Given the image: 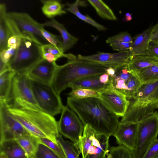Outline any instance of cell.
<instances>
[{
    "label": "cell",
    "mask_w": 158,
    "mask_h": 158,
    "mask_svg": "<svg viewBox=\"0 0 158 158\" xmlns=\"http://www.w3.org/2000/svg\"><path fill=\"white\" fill-rule=\"evenodd\" d=\"M67 106L78 115L84 125L88 124L99 133L110 137L119 123L116 115L100 98H67Z\"/></svg>",
    "instance_id": "obj_1"
},
{
    "label": "cell",
    "mask_w": 158,
    "mask_h": 158,
    "mask_svg": "<svg viewBox=\"0 0 158 158\" xmlns=\"http://www.w3.org/2000/svg\"><path fill=\"white\" fill-rule=\"evenodd\" d=\"M8 110L31 134L58 143L57 138L60 133L54 116L40 110L13 107H8Z\"/></svg>",
    "instance_id": "obj_2"
},
{
    "label": "cell",
    "mask_w": 158,
    "mask_h": 158,
    "mask_svg": "<svg viewBox=\"0 0 158 158\" xmlns=\"http://www.w3.org/2000/svg\"><path fill=\"white\" fill-rule=\"evenodd\" d=\"M107 68L98 63L78 59L69 60L65 64L57 65L51 85L57 94L81 78L106 73Z\"/></svg>",
    "instance_id": "obj_3"
},
{
    "label": "cell",
    "mask_w": 158,
    "mask_h": 158,
    "mask_svg": "<svg viewBox=\"0 0 158 158\" xmlns=\"http://www.w3.org/2000/svg\"><path fill=\"white\" fill-rule=\"evenodd\" d=\"M130 101L127 111L120 122L137 123L158 108V80L142 84Z\"/></svg>",
    "instance_id": "obj_4"
},
{
    "label": "cell",
    "mask_w": 158,
    "mask_h": 158,
    "mask_svg": "<svg viewBox=\"0 0 158 158\" xmlns=\"http://www.w3.org/2000/svg\"><path fill=\"white\" fill-rule=\"evenodd\" d=\"M6 22L10 36L31 40L42 46L49 44L43 37L40 28L42 26L28 14L24 12H7Z\"/></svg>",
    "instance_id": "obj_5"
},
{
    "label": "cell",
    "mask_w": 158,
    "mask_h": 158,
    "mask_svg": "<svg viewBox=\"0 0 158 158\" xmlns=\"http://www.w3.org/2000/svg\"><path fill=\"white\" fill-rule=\"evenodd\" d=\"M41 46L32 40L21 38L19 47L8 63L10 68L16 73L28 71L43 58Z\"/></svg>",
    "instance_id": "obj_6"
},
{
    "label": "cell",
    "mask_w": 158,
    "mask_h": 158,
    "mask_svg": "<svg viewBox=\"0 0 158 158\" xmlns=\"http://www.w3.org/2000/svg\"><path fill=\"white\" fill-rule=\"evenodd\" d=\"M11 100L12 104L9 107L41 110L35 100L28 71L17 73L15 75L9 102Z\"/></svg>",
    "instance_id": "obj_7"
},
{
    "label": "cell",
    "mask_w": 158,
    "mask_h": 158,
    "mask_svg": "<svg viewBox=\"0 0 158 158\" xmlns=\"http://www.w3.org/2000/svg\"><path fill=\"white\" fill-rule=\"evenodd\" d=\"M137 134L133 158H141L147 148L158 135V112L154 111L137 122Z\"/></svg>",
    "instance_id": "obj_8"
},
{
    "label": "cell",
    "mask_w": 158,
    "mask_h": 158,
    "mask_svg": "<svg viewBox=\"0 0 158 158\" xmlns=\"http://www.w3.org/2000/svg\"><path fill=\"white\" fill-rule=\"evenodd\" d=\"M30 80L35 100L40 109L53 116L61 113L63 105L60 95L52 85Z\"/></svg>",
    "instance_id": "obj_9"
},
{
    "label": "cell",
    "mask_w": 158,
    "mask_h": 158,
    "mask_svg": "<svg viewBox=\"0 0 158 158\" xmlns=\"http://www.w3.org/2000/svg\"><path fill=\"white\" fill-rule=\"evenodd\" d=\"M61 113L60 118L58 121L59 132L73 142L77 151L84 125L77 114L67 106H63Z\"/></svg>",
    "instance_id": "obj_10"
},
{
    "label": "cell",
    "mask_w": 158,
    "mask_h": 158,
    "mask_svg": "<svg viewBox=\"0 0 158 158\" xmlns=\"http://www.w3.org/2000/svg\"><path fill=\"white\" fill-rule=\"evenodd\" d=\"M30 134L10 113L7 104L0 102V142Z\"/></svg>",
    "instance_id": "obj_11"
},
{
    "label": "cell",
    "mask_w": 158,
    "mask_h": 158,
    "mask_svg": "<svg viewBox=\"0 0 158 158\" xmlns=\"http://www.w3.org/2000/svg\"><path fill=\"white\" fill-rule=\"evenodd\" d=\"M134 56L130 50L115 53L98 52L87 56L79 54L77 58L94 62L105 67H112L115 69L127 65L130 60Z\"/></svg>",
    "instance_id": "obj_12"
},
{
    "label": "cell",
    "mask_w": 158,
    "mask_h": 158,
    "mask_svg": "<svg viewBox=\"0 0 158 158\" xmlns=\"http://www.w3.org/2000/svg\"><path fill=\"white\" fill-rule=\"evenodd\" d=\"M100 98L118 117L125 115L130 104L127 96L111 84L100 92Z\"/></svg>",
    "instance_id": "obj_13"
},
{
    "label": "cell",
    "mask_w": 158,
    "mask_h": 158,
    "mask_svg": "<svg viewBox=\"0 0 158 158\" xmlns=\"http://www.w3.org/2000/svg\"><path fill=\"white\" fill-rule=\"evenodd\" d=\"M102 134L97 132L90 125H84L82 137L78 145L77 152L82 158L95 154L100 146Z\"/></svg>",
    "instance_id": "obj_14"
},
{
    "label": "cell",
    "mask_w": 158,
    "mask_h": 158,
    "mask_svg": "<svg viewBox=\"0 0 158 158\" xmlns=\"http://www.w3.org/2000/svg\"><path fill=\"white\" fill-rule=\"evenodd\" d=\"M57 65L42 58L29 69L28 75L31 79L51 85Z\"/></svg>",
    "instance_id": "obj_15"
},
{
    "label": "cell",
    "mask_w": 158,
    "mask_h": 158,
    "mask_svg": "<svg viewBox=\"0 0 158 158\" xmlns=\"http://www.w3.org/2000/svg\"><path fill=\"white\" fill-rule=\"evenodd\" d=\"M137 123H123L119 122L113 136L117 143L130 149L134 150L136 141Z\"/></svg>",
    "instance_id": "obj_16"
},
{
    "label": "cell",
    "mask_w": 158,
    "mask_h": 158,
    "mask_svg": "<svg viewBox=\"0 0 158 158\" xmlns=\"http://www.w3.org/2000/svg\"><path fill=\"white\" fill-rule=\"evenodd\" d=\"M151 27L134 37L130 50L134 56L140 55H148V48L151 41Z\"/></svg>",
    "instance_id": "obj_17"
},
{
    "label": "cell",
    "mask_w": 158,
    "mask_h": 158,
    "mask_svg": "<svg viewBox=\"0 0 158 158\" xmlns=\"http://www.w3.org/2000/svg\"><path fill=\"white\" fill-rule=\"evenodd\" d=\"M0 155L6 158H28L27 155L16 139L0 142Z\"/></svg>",
    "instance_id": "obj_18"
},
{
    "label": "cell",
    "mask_w": 158,
    "mask_h": 158,
    "mask_svg": "<svg viewBox=\"0 0 158 158\" xmlns=\"http://www.w3.org/2000/svg\"><path fill=\"white\" fill-rule=\"evenodd\" d=\"M42 25L44 27H52L58 31L62 38V49L64 52L72 48L78 41V39L70 34L64 25L54 19L47 21Z\"/></svg>",
    "instance_id": "obj_19"
},
{
    "label": "cell",
    "mask_w": 158,
    "mask_h": 158,
    "mask_svg": "<svg viewBox=\"0 0 158 158\" xmlns=\"http://www.w3.org/2000/svg\"><path fill=\"white\" fill-rule=\"evenodd\" d=\"M100 75H92L81 78L73 83L70 87L72 90L82 88L91 89L102 92L110 85V82L107 84L101 83L99 81Z\"/></svg>",
    "instance_id": "obj_20"
},
{
    "label": "cell",
    "mask_w": 158,
    "mask_h": 158,
    "mask_svg": "<svg viewBox=\"0 0 158 158\" xmlns=\"http://www.w3.org/2000/svg\"><path fill=\"white\" fill-rule=\"evenodd\" d=\"M16 73L9 69L0 74V102L8 103L13 78Z\"/></svg>",
    "instance_id": "obj_21"
},
{
    "label": "cell",
    "mask_w": 158,
    "mask_h": 158,
    "mask_svg": "<svg viewBox=\"0 0 158 158\" xmlns=\"http://www.w3.org/2000/svg\"><path fill=\"white\" fill-rule=\"evenodd\" d=\"M158 64V58L149 55H140L131 58L127 64L130 71L135 73L147 67Z\"/></svg>",
    "instance_id": "obj_22"
},
{
    "label": "cell",
    "mask_w": 158,
    "mask_h": 158,
    "mask_svg": "<svg viewBox=\"0 0 158 158\" xmlns=\"http://www.w3.org/2000/svg\"><path fill=\"white\" fill-rule=\"evenodd\" d=\"M43 58L51 62H56L59 58L64 57L69 60L77 59L72 53L65 54L61 48L56 47L51 44H47L41 46Z\"/></svg>",
    "instance_id": "obj_23"
},
{
    "label": "cell",
    "mask_w": 158,
    "mask_h": 158,
    "mask_svg": "<svg viewBox=\"0 0 158 158\" xmlns=\"http://www.w3.org/2000/svg\"><path fill=\"white\" fill-rule=\"evenodd\" d=\"M42 4L41 10L43 13L47 17L51 19L54 17L66 13L64 9V5L59 0H41Z\"/></svg>",
    "instance_id": "obj_24"
},
{
    "label": "cell",
    "mask_w": 158,
    "mask_h": 158,
    "mask_svg": "<svg viewBox=\"0 0 158 158\" xmlns=\"http://www.w3.org/2000/svg\"><path fill=\"white\" fill-rule=\"evenodd\" d=\"M16 140L26 153L28 158H35L40 143L39 138L30 134Z\"/></svg>",
    "instance_id": "obj_25"
},
{
    "label": "cell",
    "mask_w": 158,
    "mask_h": 158,
    "mask_svg": "<svg viewBox=\"0 0 158 158\" xmlns=\"http://www.w3.org/2000/svg\"><path fill=\"white\" fill-rule=\"evenodd\" d=\"M83 2L79 0H76L72 3H67V7L65 10L73 14L80 19L87 23L96 28L99 31H105L107 28L104 26L98 23L88 15H85L82 14L79 11L78 6Z\"/></svg>",
    "instance_id": "obj_26"
},
{
    "label": "cell",
    "mask_w": 158,
    "mask_h": 158,
    "mask_svg": "<svg viewBox=\"0 0 158 158\" xmlns=\"http://www.w3.org/2000/svg\"><path fill=\"white\" fill-rule=\"evenodd\" d=\"M6 5L0 4V51L6 48L10 33L6 22L7 13Z\"/></svg>",
    "instance_id": "obj_27"
},
{
    "label": "cell",
    "mask_w": 158,
    "mask_h": 158,
    "mask_svg": "<svg viewBox=\"0 0 158 158\" xmlns=\"http://www.w3.org/2000/svg\"><path fill=\"white\" fill-rule=\"evenodd\" d=\"M95 9L98 15L102 18L107 20H116L117 18L112 10L102 1L87 0Z\"/></svg>",
    "instance_id": "obj_28"
},
{
    "label": "cell",
    "mask_w": 158,
    "mask_h": 158,
    "mask_svg": "<svg viewBox=\"0 0 158 158\" xmlns=\"http://www.w3.org/2000/svg\"><path fill=\"white\" fill-rule=\"evenodd\" d=\"M134 74L138 77L142 85L158 81V64L143 69Z\"/></svg>",
    "instance_id": "obj_29"
},
{
    "label": "cell",
    "mask_w": 158,
    "mask_h": 158,
    "mask_svg": "<svg viewBox=\"0 0 158 158\" xmlns=\"http://www.w3.org/2000/svg\"><path fill=\"white\" fill-rule=\"evenodd\" d=\"M106 158H133L132 152L123 146H112L109 148Z\"/></svg>",
    "instance_id": "obj_30"
},
{
    "label": "cell",
    "mask_w": 158,
    "mask_h": 158,
    "mask_svg": "<svg viewBox=\"0 0 158 158\" xmlns=\"http://www.w3.org/2000/svg\"><path fill=\"white\" fill-rule=\"evenodd\" d=\"M57 139L63 149L66 158H80L79 154L73 143L64 139L60 134Z\"/></svg>",
    "instance_id": "obj_31"
},
{
    "label": "cell",
    "mask_w": 158,
    "mask_h": 158,
    "mask_svg": "<svg viewBox=\"0 0 158 158\" xmlns=\"http://www.w3.org/2000/svg\"><path fill=\"white\" fill-rule=\"evenodd\" d=\"M68 95L69 96L79 99L93 97L100 98V92L86 89L80 88L72 90Z\"/></svg>",
    "instance_id": "obj_32"
},
{
    "label": "cell",
    "mask_w": 158,
    "mask_h": 158,
    "mask_svg": "<svg viewBox=\"0 0 158 158\" xmlns=\"http://www.w3.org/2000/svg\"><path fill=\"white\" fill-rule=\"evenodd\" d=\"M109 137L102 135L100 140V146L94 155L88 156L86 158H106L109 150Z\"/></svg>",
    "instance_id": "obj_33"
},
{
    "label": "cell",
    "mask_w": 158,
    "mask_h": 158,
    "mask_svg": "<svg viewBox=\"0 0 158 158\" xmlns=\"http://www.w3.org/2000/svg\"><path fill=\"white\" fill-rule=\"evenodd\" d=\"M132 73V75L129 79L127 85L128 91L126 96L128 99L132 98L135 96L142 85L137 75L135 74Z\"/></svg>",
    "instance_id": "obj_34"
},
{
    "label": "cell",
    "mask_w": 158,
    "mask_h": 158,
    "mask_svg": "<svg viewBox=\"0 0 158 158\" xmlns=\"http://www.w3.org/2000/svg\"><path fill=\"white\" fill-rule=\"evenodd\" d=\"M134 38L127 32H122L108 37L106 41L109 44L121 42L132 43Z\"/></svg>",
    "instance_id": "obj_35"
},
{
    "label": "cell",
    "mask_w": 158,
    "mask_h": 158,
    "mask_svg": "<svg viewBox=\"0 0 158 158\" xmlns=\"http://www.w3.org/2000/svg\"><path fill=\"white\" fill-rule=\"evenodd\" d=\"M40 31L43 37L49 44L62 48V40L61 36L52 34L45 29L43 26L41 27Z\"/></svg>",
    "instance_id": "obj_36"
},
{
    "label": "cell",
    "mask_w": 158,
    "mask_h": 158,
    "mask_svg": "<svg viewBox=\"0 0 158 158\" xmlns=\"http://www.w3.org/2000/svg\"><path fill=\"white\" fill-rule=\"evenodd\" d=\"M39 141L40 143L48 147L61 158H66L63 149L59 143H55L45 138H39Z\"/></svg>",
    "instance_id": "obj_37"
},
{
    "label": "cell",
    "mask_w": 158,
    "mask_h": 158,
    "mask_svg": "<svg viewBox=\"0 0 158 158\" xmlns=\"http://www.w3.org/2000/svg\"><path fill=\"white\" fill-rule=\"evenodd\" d=\"M35 158H61L45 145L40 143Z\"/></svg>",
    "instance_id": "obj_38"
},
{
    "label": "cell",
    "mask_w": 158,
    "mask_h": 158,
    "mask_svg": "<svg viewBox=\"0 0 158 158\" xmlns=\"http://www.w3.org/2000/svg\"><path fill=\"white\" fill-rule=\"evenodd\" d=\"M141 158H158V138L150 143Z\"/></svg>",
    "instance_id": "obj_39"
},
{
    "label": "cell",
    "mask_w": 158,
    "mask_h": 158,
    "mask_svg": "<svg viewBox=\"0 0 158 158\" xmlns=\"http://www.w3.org/2000/svg\"><path fill=\"white\" fill-rule=\"evenodd\" d=\"M17 49L8 48L0 51V61L8 64Z\"/></svg>",
    "instance_id": "obj_40"
},
{
    "label": "cell",
    "mask_w": 158,
    "mask_h": 158,
    "mask_svg": "<svg viewBox=\"0 0 158 158\" xmlns=\"http://www.w3.org/2000/svg\"><path fill=\"white\" fill-rule=\"evenodd\" d=\"M132 44L131 43L121 42L110 44L109 45L114 50L122 52L130 50Z\"/></svg>",
    "instance_id": "obj_41"
},
{
    "label": "cell",
    "mask_w": 158,
    "mask_h": 158,
    "mask_svg": "<svg viewBox=\"0 0 158 158\" xmlns=\"http://www.w3.org/2000/svg\"><path fill=\"white\" fill-rule=\"evenodd\" d=\"M21 38L16 36L11 35L8 39L6 48H11L17 49L21 41Z\"/></svg>",
    "instance_id": "obj_42"
},
{
    "label": "cell",
    "mask_w": 158,
    "mask_h": 158,
    "mask_svg": "<svg viewBox=\"0 0 158 158\" xmlns=\"http://www.w3.org/2000/svg\"><path fill=\"white\" fill-rule=\"evenodd\" d=\"M150 43H158V22L155 25L152 26Z\"/></svg>",
    "instance_id": "obj_43"
},
{
    "label": "cell",
    "mask_w": 158,
    "mask_h": 158,
    "mask_svg": "<svg viewBox=\"0 0 158 158\" xmlns=\"http://www.w3.org/2000/svg\"><path fill=\"white\" fill-rule=\"evenodd\" d=\"M148 55L158 58V43H150Z\"/></svg>",
    "instance_id": "obj_44"
},
{
    "label": "cell",
    "mask_w": 158,
    "mask_h": 158,
    "mask_svg": "<svg viewBox=\"0 0 158 158\" xmlns=\"http://www.w3.org/2000/svg\"><path fill=\"white\" fill-rule=\"evenodd\" d=\"M99 79L100 82L104 84H107L110 82V77L106 73L100 75Z\"/></svg>",
    "instance_id": "obj_45"
},
{
    "label": "cell",
    "mask_w": 158,
    "mask_h": 158,
    "mask_svg": "<svg viewBox=\"0 0 158 158\" xmlns=\"http://www.w3.org/2000/svg\"><path fill=\"white\" fill-rule=\"evenodd\" d=\"M115 72L116 70L115 69L112 67L107 68L106 70V73L110 77L114 76L115 73Z\"/></svg>",
    "instance_id": "obj_46"
},
{
    "label": "cell",
    "mask_w": 158,
    "mask_h": 158,
    "mask_svg": "<svg viewBox=\"0 0 158 158\" xmlns=\"http://www.w3.org/2000/svg\"><path fill=\"white\" fill-rule=\"evenodd\" d=\"M132 19V15L129 13H127L125 17V20L126 21H128L131 20Z\"/></svg>",
    "instance_id": "obj_47"
},
{
    "label": "cell",
    "mask_w": 158,
    "mask_h": 158,
    "mask_svg": "<svg viewBox=\"0 0 158 158\" xmlns=\"http://www.w3.org/2000/svg\"><path fill=\"white\" fill-rule=\"evenodd\" d=\"M0 158H6L5 157L2 155H0Z\"/></svg>",
    "instance_id": "obj_48"
},
{
    "label": "cell",
    "mask_w": 158,
    "mask_h": 158,
    "mask_svg": "<svg viewBox=\"0 0 158 158\" xmlns=\"http://www.w3.org/2000/svg\"></svg>",
    "instance_id": "obj_49"
}]
</instances>
